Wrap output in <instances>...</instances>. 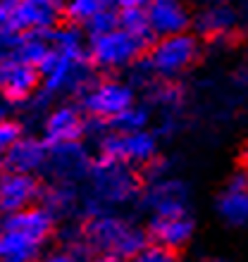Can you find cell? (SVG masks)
Here are the masks:
<instances>
[{
  "label": "cell",
  "mask_w": 248,
  "mask_h": 262,
  "mask_svg": "<svg viewBox=\"0 0 248 262\" xmlns=\"http://www.w3.org/2000/svg\"><path fill=\"white\" fill-rule=\"evenodd\" d=\"M86 46L79 48H55L48 57L38 64L46 93H60V91H86L91 86V69Z\"/></svg>",
  "instance_id": "cell-1"
},
{
  "label": "cell",
  "mask_w": 248,
  "mask_h": 262,
  "mask_svg": "<svg viewBox=\"0 0 248 262\" xmlns=\"http://www.w3.org/2000/svg\"><path fill=\"white\" fill-rule=\"evenodd\" d=\"M151 48L146 41L138 36L129 34L127 29L117 27L100 36H91L86 53H89V62L100 72H117L134 64L138 57L143 55V50Z\"/></svg>",
  "instance_id": "cell-2"
},
{
  "label": "cell",
  "mask_w": 248,
  "mask_h": 262,
  "mask_svg": "<svg viewBox=\"0 0 248 262\" xmlns=\"http://www.w3.org/2000/svg\"><path fill=\"white\" fill-rule=\"evenodd\" d=\"M198 41L189 31L170 36H158L148 50V69L151 74L172 79L191 67L198 57Z\"/></svg>",
  "instance_id": "cell-3"
},
{
  "label": "cell",
  "mask_w": 248,
  "mask_h": 262,
  "mask_svg": "<svg viewBox=\"0 0 248 262\" xmlns=\"http://www.w3.org/2000/svg\"><path fill=\"white\" fill-rule=\"evenodd\" d=\"M89 243L100 253L134 257L146 246V234L119 217H96L86 227Z\"/></svg>",
  "instance_id": "cell-4"
},
{
  "label": "cell",
  "mask_w": 248,
  "mask_h": 262,
  "mask_svg": "<svg viewBox=\"0 0 248 262\" xmlns=\"http://www.w3.org/2000/svg\"><path fill=\"white\" fill-rule=\"evenodd\" d=\"M134 105V89L119 79H100L93 81L81 93V107L89 117L98 122H110L122 110Z\"/></svg>",
  "instance_id": "cell-5"
},
{
  "label": "cell",
  "mask_w": 248,
  "mask_h": 262,
  "mask_svg": "<svg viewBox=\"0 0 248 262\" xmlns=\"http://www.w3.org/2000/svg\"><path fill=\"white\" fill-rule=\"evenodd\" d=\"M100 155L127 165H148L158 152V138L148 129L138 131H115L100 138Z\"/></svg>",
  "instance_id": "cell-6"
},
{
  "label": "cell",
  "mask_w": 248,
  "mask_h": 262,
  "mask_svg": "<svg viewBox=\"0 0 248 262\" xmlns=\"http://www.w3.org/2000/svg\"><path fill=\"white\" fill-rule=\"evenodd\" d=\"M41 83V69L36 64L22 60L14 53H5L0 57V98L5 103H24Z\"/></svg>",
  "instance_id": "cell-7"
},
{
  "label": "cell",
  "mask_w": 248,
  "mask_h": 262,
  "mask_svg": "<svg viewBox=\"0 0 248 262\" xmlns=\"http://www.w3.org/2000/svg\"><path fill=\"white\" fill-rule=\"evenodd\" d=\"M65 19V0H14L12 31H50Z\"/></svg>",
  "instance_id": "cell-8"
},
{
  "label": "cell",
  "mask_w": 248,
  "mask_h": 262,
  "mask_svg": "<svg viewBox=\"0 0 248 262\" xmlns=\"http://www.w3.org/2000/svg\"><path fill=\"white\" fill-rule=\"evenodd\" d=\"M124 165L127 162H117L100 155V160L91 169L96 193L108 203H127L136 191V179Z\"/></svg>",
  "instance_id": "cell-9"
},
{
  "label": "cell",
  "mask_w": 248,
  "mask_h": 262,
  "mask_svg": "<svg viewBox=\"0 0 248 262\" xmlns=\"http://www.w3.org/2000/svg\"><path fill=\"white\" fill-rule=\"evenodd\" d=\"M41 195V184L36 174L3 169L0 172V212L12 214L29 205H36Z\"/></svg>",
  "instance_id": "cell-10"
},
{
  "label": "cell",
  "mask_w": 248,
  "mask_h": 262,
  "mask_svg": "<svg viewBox=\"0 0 248 262\" xmlns=\"http://www.w3.org/2000/svg\"><path fill=\"white\" fill-rule=\"evenodd\" d=\"M196 224L189 212H172V214H153L148 224V238L158 246L179 250L193 238Z\"/></svg>",
  "instance_id": "cell-11"
},
{
  "label": "cell",
  "mask_w": 248,
  "mask_h": 262,
  "mask_svg": "<svg viewBox=\"0 0 248 262\" xmlns=\"http://www.w3.org/2000/svg\"><path fill=\"white\" fill-rule=\"evenodd\" d=\"M84 131H86V122L74 105H60L43 122V138L48 141V145L81 141Z\"/></svg>",
  "instance_id": "cell-12"
},
{
  "label": "cell",
  "mask_w": 248,
  "mask_h": 262,
  "mask_svg": "<svg viewBox=\"0 0 248 262\" xmlns=\"http://www.w3.org/2000/svg\"><path fill=\"white\" fill-rule=\"evenodd\" d=\"M50 155V145L46 138H34V136H22L10 150L3 155V165L5 169H14V172H29L36 174L38 169L46 167Z\"/></svg>",
  "instance_id": "cell-13"
},
{
  "label": "cell",
  "mask_w": 248,
  "mask_h": 262,
  "mask_svg": "<svg viewBox=\"0 0 248 262\" xmlns=\"http://www.w3.org/2000/svg\"><path fill=\"white\" fill-rule=\"evenodd\" d=\"M148 19H151V29L155 38L181 34L191 27V12L181 0H151L148 3Z\"/></svg>",
  "instance_id": "cell-14"
},
{
  "label": "cell",
  "mask_w": 248,
  "mask_h": 262,
  "mask_svg": "<svg viewBox=\"0 0 248 262\" xmlns=\"http://www.w3.org/2000/svg\"><path fill=\"white\" fill-rule=\"evenodd\" d=\"M3 227L14 229V231H22V234L31 236V238L38 241V243H46L50 238V234H53L55 220H53L50 207L29 205V207H24V210H19V212L5 214Z\"/></svg>",
  "instance_id": "cell-15"
},
{
  "label": "cell",
  "mask_w": 248,
  "mask_h": 262,
  "mask_svg": "<svg viewBox=\"0 0 248 262\" xmlns=\"http://www.w3.org/2000/svg\"><path fill=\"white\" fill-rule=\"evenodd\" d=\"M48 162L53 165L57 177L62 179H72V177H79L89 169V158L84 148L79 145V141L74 143H60V145H50V155Z\"/></svg>",
  "instance_id": "cell-16"
},
{
  "label": "cell",
  "mask_w": 248,
  "mask_h": 262,
  "mask_svg": "<svg viewBox=\"0 0 248 262\" xmlns=\"http://www.w3.org/2000/svg\"><path fill=\"white\" fill-rule=\"evenodd\" d=\"M148 3L151 0H119L117 19L122 29H127L129 34L138 36L141 41H146L151 46L155 34H153L151 19H148Z\"/></svg>",
  "instance_id": "cell-17"
},
{
  "label": "cell",
  "mask_w": 248,
  "mask_h": 262,
  "mask_svg": "<svg viewBox=\"0 0 248 262\" xmlns=\"http://www.w3.org/2000/svg\"><path fill=\"white\" fill-rule=\"evenodd\" d=\"M3 227V224H0ZM43 243L34 241L31 236L5 229L0 234V262H36Z\"/></svg>",
  "instance_id": "cell-18"
},
{
  "label": "cell",
  "mask_w": 248,
  "mask_h": 262,
  "mask_svg": "<svg viewBox=\"0 0 248 262\" xmlns=\"http://www.w3.org/2000/svg\"><path fill=\"white\" fill-rule=\"evenodd\" d=\"M151 205L155 210V214H172V212H189L186 210V191L179 181L167 179L158 181L151 188Z\"/></svg>",
  "instance_id": "cell-19"
},
{
  "label": "cell",
  "mask_w": 248,
  "mask_h": 262,
  "mask_svg": "<svg viewBox=\"0 0 248 262\" xmlns=\"http://www.w3.org/2000/svg\"><path fill=\"white\" fill-rule=\"evenodd\" d=\"M17 57L27 60L31 64H38L48 57V53L53 50L48 38V31H24V34H17L12 41V48H10Z\"/></svg>",
  "instance_id": "cell-20"
},
{
  "label": "cell",
  "mask_w": 248,
  "mask_h": 262,
  "mask_svg": "<svg viewBox=\"0 0 248 262\" xmlns=\"http://www.w3.org/2000/svg\"><path fill=\"white\" fill-rule=\"evenodd\" d=\"M217 212L229 227H246L248 224V191L227 188L217 198Z\"/></svg>",
  "instance_id": "cell-21"
},
{
  "label": "cell",
  "mask_w": 248,
  "mask_h": 262,
  "mask_svg": "<svg viewBox=\"0 0 248 262\" xmlns=\"http://www.w3.org/2000/svg\"><path fill=\"white\" fill-rule=\"evenodd\" d=\"M119 0H65V21L84 27L96 14L117 10Z\"/></svg>",
  "instance_id": "cell-22"
},
{
  "label": "cell",
  "mask_w": 248,
  "mask_h": 262,
  "mask_svg": "<svg viewBox=\"0 0 248 262\" xmlns=\"http://www.w3.org/2000/svg\"><path fill=\"white\" fill-rule=\"evenodd\" d=\"M198 29L205 36H222L232 31L236 24V12L229 5H210L198 17Z\"/></svg>",
  "instance_id": "cell-23"
},
{
  "label": "cell",
  "mask_w": 248,
  "mask_h": 262,
  "mask_svg": "<svg viewBox=\"0 0 248 262\" xmlns=\"http://www.w3.org/2000/svg\"><path fill=\"white\" fill-rule=\"evenodd\" d=\"M110 129H115V131H138V129H146L148 126V112L143 110V107H138L136 103L134 105H129L127 110H122L117 115V117H112L110 122Z\"/></svg>",
  "instance_id": "cell-24"
},
{
  "label": "cell",
  "mask_w": 248,
  "mask_h": 262,
  "mask_svg": "<svg viewBox=\"0 0 248 262\" xmlns=\"http://www.w3.org/2000/svg\"><path fill=\"white\" fill-rule=\"evenodd\" d=\"M129 262H181V260L177 255V250L158 246V243H146L136 255L129 257Z\"/></svg>",
  "instance_id": "cell-25"
},
{
  "label": "cell",
  "mask_w": 248,
  "mask_h": 262,
  "mask_svg": "<svg viewBox=\"0 0 248 262\" xmlns=\"http://www.w3.org/2000/svg\"><path fill=\"white\" fill-rule=\"evenodd\" d=\"M119 27V19H117V10H108V12H100L96 14L93 19H89L84 24L81 29H86V36H100V34H108L112 29Z\"/></svg>",
  "instance_id": "cell-26"
},
{
  "label": "cell",
  "mask_w": 248,
  "mask_h": 262,
  "mask_svg": "<svg viewBox=\"0 0 248 262\" xmlns=\"http://www.w3.org/2000/svg\"><path fill=\"white\" fill-rule=\"evenodd\" d=\"M22 136H24V131H22V124L17 119L0 117V158H3Z\"/></svg>",
  "instance_id": "cell-27"
},
{
  "label": "cell",
  "mask_w": 248,
  "mask_h": 262,
  "mask_svg": "<svg viewBox=\"0 0 248 262\" xmlns=\"http://www.w3.org/2000/svg\"><path fill=\"white\" fill-rule=\"evenodd\" d=\"M12 7H14V0H0V27L7 29L10 34L12 31Z\"/></svg>",
  "instance_id": "cell-28"
},
{
  "label": "cell",
  "mask_w": 248,
  "mask_h": 262,
  "mask_svg": "<svg viewBox=\"0 0 248 262\" xmlns=\"http://www.w3.org/2000/svg\"><path fill=\"white\" fill-rule=\"evenodd\" d=\"M227 188H234V191H248V169H239L229 177Z\"/></svg>",
  "instance_id": "cell-29"
},
{
  "label": "cell",
  "mask_w": 248,
  "mask_h": 262,
  "mask_svg": "<svg viewBox=\"0 0 248 262\" xmlns=\"http://www.w3.org/2000/svg\"><path fill=\"white\" fill-rule=\"evenodd\" d=\"M43 262H79V257H76L74 253L60 250V253H50L48 257H43Z\"/></svg>",
  "instance_id": "cell-30"
},
{
  "label": "cell",
  "mask_w": 248,
  "mask_h": 262,
  "mask_svg": "<svg viewBox=\"0 0 248 262\" xmlns=\"http://www.w3.org/2000/svg\"><path fill=\"white\" fill-rule=\"evenodd\" d=\"M14 36H17V34H10L7 29H3V27H0V57L5 55V50H7V48H12Z\"/></svg>",
  "instance_id": "cell-31"
},
{
  "label": "cell",
  "mask_w": 248,
  "mask_h": 262,
  "mask_svg": "<svg viewBox=\"0 0 248 262\" xmlns=\"http://www.w3.org/2000/svg\"><path fill=\"white\" fill-rule=\"evenodd\" d=\"M93 262H129L124 255H117V253H100Z\"/></svg>",
  "instance_id": "cell-32"
},
{
  "label": "cell",
  "mask_w": 248,
  "mask_h": 262,
  "mask_svg": "<svg viewBox=\"0 0 248 262\" xmlns=\"http://www.w3.org/2000/svg\"><path fill=\"white\" fill-rule=\"evenodd\" d=\"M243 162H246V167H248V148L243 150Z\"/></svg>",
  "instance_id": "cell-33"
},
{
  "label": "cell",
  "mask_w": 248,
  "mask_h": 262,
  "mask_svg": "<svg viewBox=\"0 0 248 262\" xmlns=\"http://www.w3.org/2000/svg\"><path fill=\"white\" fill-rule=\"evenodd\" d=\"M210 262H229V260H224V257H217V260H210Z\"/></svg>",
  "instance_id": "cell-34"
},
{
  "label": "cell",
  "mask_w": 248,
  "mask_h": 262,
  "mask_svg": "<svg viewBox=\"0 0 248 262\" xmlns=\"http://www.w3.org/2000/svg\"><path fill=\"white\" fill-rule=\"evenodd\" d=\"M3 169H5V165H3V158H0V172H3Z\"/></svg>",
  "instance_id": "cell-35"
},
{
  "label": "cell",
  "mask_w": 248,
  "mask_h": 262,
  "mask_svg": "<svg viewBox=\"0 0 248 262\" xmlns=\"http://www.w3.org/2000/svg\"><path fill=\"white\" fill-rule=\"evenodd\" d=\"M0 234H3V227H0Z\"/></svg>",
  "instance_id": "cell-36"
}]
</instances>
